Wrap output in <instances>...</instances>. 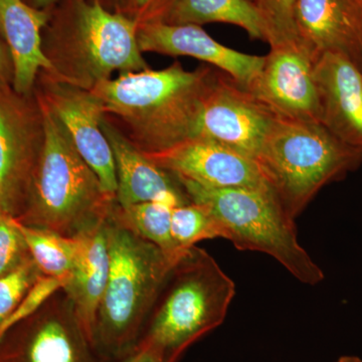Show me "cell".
<instances>
[{
    "label": "cell",
    "instance_id": "3",
    "mask_svg": "<svg viewBox=\"0 0 362 362\" xmlns=\"http://www.w3.org/2000/svg\"><path fill=\"white\" fill-rule=\"evenodd\" d=\"M235 294V283L216 259L190 247L169 271L135 349L160 362H178L190 345L223 322Z\"/></svg>",
    "mask_w": 362,
    "mask_h": 362
},
{
    "label": "cell",
    "instance_id": "6",
    "mask_svg": "<svg viewBox=\"0 0 362 362\" xmlns=\"http://www.w3.org/2000/svg\"><path fill=\"white\" fill-rule=\"evenodd\" d=\"M256 162L272 192L295 220L321 188L361 165L362 151L322 124L277 117Z\"/></svg>",
    "mask_w": 362,
    "mask_h": 362
},
{
    "label": "cell",
    "instance_id": "26",
    "mask_svg": "<svg viewBox=\"0 0 362 362\" xmlns=\"http://www.w3.org/2000/svg\"><path fill=\"white\" fill-rule=\"evenodd\" d=\"M68 280L69 276L63 278L40 276L32 289L21 300V303L14 308L6 320L0 324V338L14 326L33 315L52 295L65 287Z\"/></svg>",
    "mask_w": 362,
    "mask_h": 362
},
{
    "label": "cell",
    "instance_id": "25",
    "mask_svg": "<svg viewBox=\"0 0 362 362\" xmlns=\"http://www.w3.org/2000/svg\"><path fill=\"white\" fill-rule=\"evenodd\" d=\"M40 276L42 275L33 259L0 276V324L21 303Z\"/></svg>",
    "mask_w": 362,
    "mask_h": 362
},
{
    "label": "cell",
    "instance_id": "10",
    "mask_svg": "<svg viewBox=\"0 0 362 362\" xmlns=\"http://www.w3.org/2000/svg\"><path fill=\"white\" fill-rule=\"evenodd\" d=\"M277 116L235 78L213 69L197 137L220 143L256 160Z\"/></svg>",
    "mask_w": 362,
    "mask_h": 362
},
{
    "label": "cell",
    "instance_id": "7",
    "mask_svg": "<svg viewBox=\"0 0 362 362\" xmlns=\"http://www.w3.org/2000/svg\"><path fill=\"white\" fill-rule=\"evenodd\" d=\"M178 180L190 202L214 216L223 239L240 251L269 255L303 284L322 282L323 271L298 240L295 220L270 188H211Z\"/></svg>",
    "mask_w": 362,
    "mask_h": 362
},
{
    "label": "cell",
    "instance_id": "21",
    "mask_svg": "<svg viewBox=\"0 0 362 362\" xmlns=\"http://www.w3.org/2000/svg\"><path fill=\"white\" fill-rule=\"evenodd\" d=\"M173 209L159 202L121 206L115 199L109 214L131 232L156 245L171 259H178L185 252L177 249L171 233Z\"/></svg>",
    "mask_w": 362,
    "mask_h": 362
},
{
    "label": "cell",
    "instance_id": "32",
    "mask_svg": "<svg viewBox=\"0 0 362 362\" xmlns=\"http://www.w3.org/2000/svg\"><path fill=\"white\" fill-rule=\"evenodd\" d=\"M99 1L105 8L115 13H120L124 4V0H99Z\"/></svg>",
    "mask_w": 362,
    "mask_h": 362
},
{
    "label": "cell",
    "instance_id": "19",
    "mask_svg": "<svg viewBox=\"0 0 362 362\" xmlns=\"http://www.w3.org/2000/svg\"><path fill=\"white\" fill-rule=\"evenodd\" d=\"M77 238V256L63 290L83 329L93 343L95 322L110 265L106 221Z\"/></svg>",
    "mask_w": 362,
    "mask_h": 362
},
{
    "label": "cell",
    "instance_id": "11",
    "mask_svg": "<svg viewBox=\"0 0 362 362\" xmlns=\"http://www.w3.org/2000/svg\"><path fill=\"white\" fill-rule=\"evenodd\" d=\"M35 90L58 118L74 146L94 170L107 194L115 197V159L102 130L103 104L93 90L59 82L40 71Z\"/></svg>",
    "mask_w": 362,
    "mask_h": 362
},
{
    "label": "cell",
    "instance_id": "30",
    "mask_svg": "<svg viewBox=\"0 0 362 362\" xmlns=\"http://www.w3.org/2000/svg\"><path fill=\"white\" fill-rule=\"evenodd\" d=\"M115 362H160L156 357L151 356L148 352L143 350L135 349L123 358L119 359Z\"/></svg>",
    "mask_w": 362,
    "mask_h": 362
},
{
    "label": "cell",
    "instance_id": "8",
    "mask_svg": "<svg viewBox=\"0 0 362 362\" xmlns=\"http://www.w3.org/2000/svg\"><path fill=\"white\" fill-rule=\"evenodd\" d=\"M44 142V112L35 90L21 94L0 83V213L14 218L23 213Z\"/></svg>",
    "mask_w": 362,
    "mask_h": 362
},
{
    "label": "cell",
    "instance_id": "20",
    "mask_svg": "<svg viewBox=\"0 0 362 362\" xmlns=\"http://www.w3.org/2000/svg\"><path fill=\"white\" fill-rule=\"evenodd\" d=\"M213 23L240 26L251 39L266 42L263 21L251 0H175L164 21L199 26Z\"/></svg>",
    "mask_w": 362,
    "mask_h": 362
},
{
    "label": "cell",
    "instance_id": "34",
    "mask_svg": "<svg viewBox=\"0 0 362 362\" xmlns=\"http://www.w3.org/2000/svg\"><path fill=\"white\" fill-rule=\"evenodd\" d=\"M337 362H362V359L356 356H344L340 357Z\"/></svg>",
    "mask_w": 362,
    "mask_h": 362
},
{
    "label": "cell",
    "instance_id": "2",
    "mask_svg": "<svg viewBox=\"0 0 362 362\" xmlns=\"http://www.w3.org/2000/svg\"><path fill=\"white\" fill-rule=\"evenodd\" d=\"M138 25L99 0H63L42 33V52L59 82L92 90L115 71L148 70L137 40Z\"/></svg>",
    "mask_w": 362,
    "mask_h": 362
},
{
    "label": "cell",
    "instance_id": "17",
    "mask_svg": "<svg viewBox=\"0 0 362 362\" xmlns=\"http://www.w3.org/2000/svg\"><path fill=\"white\" fill-rule=\"evenodd\" d=\"M298 37L314 57L343 54L362 71V25L349 0H297Z\"/></svg>",
    "mask_w": 362,
    "mask_h": 362
},
{
    "label": "cell",
    "instance_id": "14",
    "mask_svg": "<svg viewBox=\"0 0 362 362\" xmlns=\"http://www.w3.org/2000/svg\"><path fill=\"white\" fill-rule=\"evenodd\" d=\"M313 78L320 124L362 151V71L343 54L326 52L314 61Z\"/></svg>",
    "mask_w": 362,
    "mask_h": 362
},
{
    "label": "cell",
    "instance_id": "13",
    "mask_svg": "<svg viewBox=\"0 0 362 362\" xmlns=\"http://www.w3.org/2000/svg\"><path fill=\"white\" fill-rule=\"evenodd\" d=\"M146 156L159 168L202 187L270 188L255 159L206 138H192L161 153Z\"/></svg>",
    "mask_w": 362,
    "mask_h": 362
},
{
    "label": "cell",
    "instance_id": "29",
    "mask_svg": "<svg viewBox=\"0 0 362 362\" xmlns=\"http://www.w3.org/2000/svg\"><path fill=\"white\" fill-rule=\"evenodd\" d=\"M13 64L11 52L0 37V83L13 85Z\"/></svg>",
    "mask_w": 362,
    "mask_h": 362
},
{
    "label": "cell",
    "instance_id": "28",
    "mask_svg": "<svg viewBox=\"0 0 362 362\" xmlns=\"http://www.w3.org/2000/svg\"><path fill=\"white\" fill-rule=\"evenodd\" d=\"M175 0H124L120 13L138 26L164 23Z\"/></svg>",
    "mask_w": 362,
    "mask_h": 362
},
{
    "label": "cell",
    "instance_id": "23",
    "mask_svg": "<svg viewBox=\"0 0 362 362\" xmlns=\"http://www.w3.org/2000/svg\"><path fill=\"white\" fill-rule=\"evenodd\" d=\"M171 233L181 252L202 240L221 238L220 226L214 216L204 206L194 202L173 207Z\"/></svg>",
    "mask_w": 362,
    "mask_h": 362
},
{
    "label": "cell",
    "instance_id": "1",
    "mask_svg": "<svg viewBox=\"0 0 362 362\" xmlns=\"http://www.w3.org/2000/svg\"><path fill=\"white\" fill-rule=\"evenodd\" d=\"M213 69L204 65L187 71L175 61L162 70L119 74L92 90L105 116L136 148L152 156L197 137Z\"/></svg>",
    "mask_w": 362,
    "mask_h": 362
},
{
    "label": "cell",
    "instance_id": "9",
    "mask_svg": "<svg viewBox=\"0 0 362 362\" xmlns=\"http://www.w3.org/2000/svg\"><path fill=\"white\" fill-rule=\"evenodd\" d=\"M0 362H108L86 334L64 290L0 338Z\"/></svg>",
    "mask_w": 362,
    "mask_h": 362
},
{
    "label": "cell",
    "instance_id": "31",
    "mask_svg": "<svg viewBox=\"0 0 362 362\" xmlns=\"http://www.w3.org/2000/svg\"><path fill=\"white\" fill-rule=\"evenodd\" d=\"M28 6L39 11H51L63 0H23Z\"/></svg>",
    "mask_w": 362,
    "mask_h": 362
},
{
    "label": "cell",
    "instance_id": "24",
    "mask_svg": "<svg viewBox=\"0 0 362 362\" xmlns=\"http://www.w3.org/2000/svg\"><path fill=\"white\" fill-rule=\"evenodd\" d=\"M297 0H252L265 28L266 42L273 45L299 40L295 23Z\"/></svg>",
    "mask_w": 362,
    "mask_h": 362
},
{
    "label": "cell",
    "instance_id": "5",
    "mask_svg": "<svg viewBox=\"0 0 362 362\" xmlns=\"http://www.w3.org/2000/svg\"><path fill=\"white\" fill-rule=\"evenodd\" d=\"M108 279L95 322L93 343L105 361L115 362L135 349L171 259L156 245L114 220H106Z\"/></svg>",
    "mask_w": 362,
    "mask_h": 362
},
{
    "label": "cell",
    "instance_id": "27",
    "mask_svg": "<svg viewBox=\"0 0 362 362\" xmlns=\"http://www.w3.org/2000/svg\"><path fill=\"white\" fill-rule=\"evenodd\" d=\"M32 259L18 221L0 213V276Z\"/></svg>",
    "mask_w": 362,
    "mask_h": 362
},
{
    "label": "cell",
    "instance_id": "33",
    "mask_svg": "<svg viewBox=\"0 0 362 362\" xmlns=\"http://www.w3.org/2000/svg\"><path fill=\"white\" fill-rule=\"evenodd\" d=\"M362 25V0H349Z\"/></svg>",
    "mask_w": 362,
    "mask_h": 362
},
{
    "label": "cell",
    "instance_id": "18",
    "mask_svg": "<svg viewBox=\"0 0 362 362\" xmlns=\"http://www.w3.org/2000/svg\"><path fill=\"white\" fill-rule=\"evenodd\" d=\"M51 11H39L23 0H0V37L11 52L13 87L21 94L35 90L37 76L51 70L42 47V33Z\"/></svg>",
    "mask_w": 362,
    "mask_h": 362
},
{
    "label": "cell",
    "instance_id": "22",
    "mask_svg": "<svg viewBox=\"0 0 362 362\" xmlns=\"http://www.w3.org/2000/svg\"><path fill=\"white\" fill-rule=\"evenodd\" d=\"M18 223L40 274L47 277H68L77 256L78 238L25 226L18 221Z\"/></svg>",
    "mask_w": 362,
    "mask_h": 362
},
{
    "label": "cell",
    "instance_id": "4",
    "mask_svg": "<svg viewBox=\"0 0 362 362\" xmlns=\"http://www.w3.org/2000/svg\"><path fill=\"white\" fill-rule=\"evenodd\" d=\"M37 97L44 112V147L25 209L16 220L66 237H78L106 221L115 197L107 194L58 118Z\"/></svg>",
    "mask_w": 362,
    "mask_h": 362
},
{
    "label": "cell",
    "instance_id": "15",
    "mask_svg": "<svg viewBox=\"0 0 362 362\" xmlns=\"http://www.w3.org/2000/svg\"><path fill=\"white\" fill-rule=\"evenodd\" d=\"M140 51L169 57H190L204 62L247 87L263 65L264 57L244 54L226 47L194 25L148 23L138 26Z\"/></svg>",
    "mask_w": 362,
    "mask_h": 362
},
{
    "label": "cell",
    "instance_id": "35",
    "mask_svg": "<svg viewBox=\"0 0 362 362\" xmlns=\"http://www.w3.org/2000/svg\"><path fill=\"white\" fill-rule=\"evenodd\" d=\"M251 1H252V0H251Z\"/></svg>",
    "mask_w": 362,
    "mask_h": 362
},
{
    "label": "cell",
    "instance_id": "12",
    "mask_svg": "<svg viewBox=\"0 0 362 362\" xmlns=\"http://www.w3.org/2000/svg\"><path fill=\"white\" fill-rule=\"evenodd\" d=\"M313 52L300 40L273 45L245 89L279 118L320 123Z\"/></svg>",
    "mask_w": 362,
    "mask_h": 362
},
{
    "label": "cell",
    "instance_id": "16",
    "mask_svg": "<svg viewBox=\"0 0 362 362\" xmlns=\"http://www.w3.org/2000/svg\"><path fill=\"white\" fill-rule=\"evenodd\" d=\"M101 127L115 159L119 206L159 202L175 207L192 202L177 176L150 160L106 116Z\"/></svg>",
    "mask_w": 362,
    "mask_h": 362
}]
</instances>
